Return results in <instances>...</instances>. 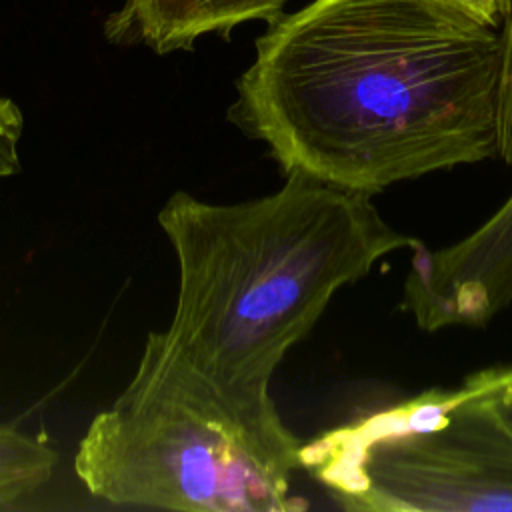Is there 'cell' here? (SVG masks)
Returning a JSON list of instances; mask_svg holds the SVG:
<instances>
[{
  "mask_svg": "<svg viewBox=\"0 0 512 512\" xmlns=\"http://www.w3.org/2000/svg\"><path fill=\"white\" fill-rule=\"evenodd\" d=\"M24 130V116L14 100L0 96V178L20 170L18 144Z\"/></svg>",
  "mask_w": 512,
  "mask_h": 512,
  "instance_id": "9c48e42d",
  "label": "cell"
},
{
  "mask_svg": "<svg viewBox=\"0 0 512 512\" xmlns=\"http://www.w3.org/2000/svg\"><path fill=\"white\" fill-rule=\"evenodd\" d=\"M86 490L118 506L188 512H286L296 470L206 412L124 388L86 428L74 456Z\"/></svg>",
  "mask_w": 512,
  "mask_h": 512,
  "instance_id": "277c9868",
  "label": "cell"
},
{
  "mask_svg": "<svg viewBox=\"0 0 512 512\" xmlns=\"http://www.w3.org/2000/svg\"><path fill=\"white\" fill-rule=\"evenodd\" d=\"M440 2L450 4L458 10H464L476 18H482L496 26L502 24V20L508 12V6H510V0H440Z\"/></svg>",
  "mask_w": 512,
  "mask_h": 512,
  "instance_id": "8fae6325",
  "label": "cell"
},
{
  "mask_svg": "<svg viewBox=\"0 0 512 512\" xmlns=\"http://www.w3.org/2000/svg\"><path fill=\"white\" fill-rule=\"evenodd\" d=\"M298 456L348 510L512 512V430L472 378L332 428Z\"/></svg>",
  "mask_w": 512,
  "mask_h": 512,
  "instance_id": "3957f363",
  "label": "cell"
},
{
  "mask_svg": "<svg viewBox=\"0 0 512 512\" xmlns=\"http://www.w3.org/2000/svg\"><path fill=\"white\" fill-rule=\"evenodd\" d=\"M456 280L492 306L512 302V194L476 230L446 248Z\"/></svg>",
  "mask_w": 512,
  "mask_h": 512,
  "instance_id": "8992f818",
  "label": "cell"
},
{
  "mask_svg": "<svg viewBox=\"0 0 512 512\" xmlns=\"http://www.w3.org/2000/svg\"><path fill=\"white\" fill-rule=\"evenodd\" d=\"M158 224L178 260V298L126 388L182 400L298 470L302 444L272 402V374L342 286L422 242L392 228L368 194L302 172L238 204L174 192Z\"/></svg>",
  "mask_w": 512,
  "mask_h": 512,
  "instance_id": "7a4b0ae2",
  "label": "cell"
},
{
  "mask_svg": "<svg viewBox=\"0 0 512 512\" xmlns=\"http://www.w3.org/2000/svg\"><path fill=\"white\" fill-rule=\"evenodd\" d=\"M58 462V454L24 432L0 426V508L12 506L44 486Z\"/></svg>",
  "mask_w": 512,
  "mask_h": 512,
  "instance_id": "52a82bcc",
  "label": "cell"
},
{
  "mask_svg": "<svg viewBox=\"0 0 512 512\" xmlns=\"http://www.w3.org/2000/svg\"><path fill=\"white\" fill-rule=\"evenodd\" d=\"M498 158L506 164H512V0L500 24Z\"/></svg>",
  "mask_w": 512,
  "mask_h": 512,
  "instance_id": "ba28073f",
  "label": "cell"
},
{
  "mask_svg": "<svg viewBox=\"0 0 512 512\" xmlns=\"http://www.w3.org/2000/svg\"><path fill=\"white\" fill-rule=\"evenodd\" d=\"M290 0H124L108 20V38L156 54L188 50L206 34H228L250 20H274Z\"/></svg>",
  "mask_w": 512,
  "mask_h": 512,
  "instance_id": "5b68a950",
  "label": "cell"
},
{
  "mask_svg": "<svg viewBox=\"0 0 512 512\" xmlns=\"http://www.w3.org/2000/svg\"><path fill=\"white\" fill-rule=\"evenodd\" d=\"M502 422L512 430V366L490 368L470 376Z\"/></svg>",
  "mask_w": 512,
  "mask_h": 512,
  "instance_id": "30bf717a",
  "label": "cell"
},
{
  "mask_svg": "<svg viewBox=\"0 0 512 512\" xmlns=\"http://www.w3.org/2000/svg\"><path fill=\"white\" fill-rule=\"evenodd\" d=\"M500 26L440 0H310L256 40L230 118L284 174L376 194L498 156Z\"/></svg>",
  "mask_w": 512,
  "mask_h": 512,
  "instance_id": "6da1fadb",
  "label": "cell"
}]
</instances>
